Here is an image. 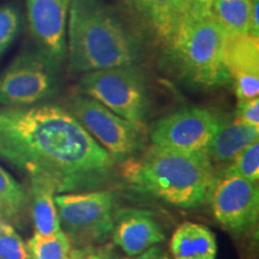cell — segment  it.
Listing matches in <instances>:
<instances>
[{"label": "cell", "instance_id": "6da1fadb", "mask_svg": "<svg viewBox=\"0 0 259 259\" xmlns=\"http://www.w3.org/2000/svg\"><path fill=\"white\" fill-rule=\"evenodd\" d=\"M0 158L57 193L102 190L116 163L69 109L51 103L0 107Z\"/></svg>", "mask_w": 259, "mask_h": 259}, {"label": "cell", "instance_id": "7a4b0ae2", "mask_svg": "<svg viewBox=\"0 0 259 259\" xmlns=\"http://www.w3.org/2000/svg\"><path fill=\"white\" fill-rule=\"evenodd\" d=\"M66 57L77 73L139 65L142 37L121 12L106 0H71Z\"/></svg>", "mask_w": 259, "mask_h": 259}, {"label": "cell", "instance_id": "3957f363", "mask_svg": "<svg viewBox=\"0 0 259 259\" xmlns=\"http://www.w3.org/2000/svg\"><path fill=\"white\" fill-rule=\"evenodd\" d=\"M216 173L206 155L153 144L139 157L121 163V176L132 189L183 209L199 208L208 202Z\"/></svg>", "mask_w": 259, "mask_h": 259}, {"label": "cell", "instance_id": "277c9868", "mask_svg": "<svg viewBox=\"0 0 259 259\" xmlns=\"http://www.w3.org/2000/svg\"><path fill=\"white\" fill-rule=\"evenodd\" d=\"M225 35L210 12L187 15L167 50L184 79L202 88L231 82L225 63Z\"/></svg>", "mask_w": 259, "mask_h": 259}, {"label": "cell", "instance_id": "5b68a950", "mask_svg": "<svg viewBox=\"0 0 259 259\" xmlns=\"http://www.w3.org/2000/svg\"><path fill=\"white\" fill-rule=\"evenodd\" d=\"M78 89L126 120L143 125L149 112L147 76L139 65L82 73Z\"/></svg>", "mask_w": 259, "mask_h": 259}, {"label": "cell", "instance_id": "8992f818", "mask_svg": "<svg viewBox=\"0 0 259 259\" xmlns=\"http://www.w3.org/2000/svg\"><path fill=\"white\" fill-rule=\"evenodd\" d=\"M56 205L60 229L69 239L71 247L101 245L111 236L115 197L109 190L58 193Z\"/></svg>", "mask_w": 259, "mask_h": 259}, {"label": "cell", "instance_id": "52a82bcc", "mask_svg": "<svg viewBox=\"0 0 259 259\" xmlns=\"http://www.w3.org/2000/svg\"><path fill=\"white\" fill-rule=\"evenodd\" d=\"M69 111L115 163L121 164L145 149L143 125L126 120L92 97H72Z\"/></svg>", "mask_w": 259, "mask_h": 259}, {"label": "cell", "instance_id": "ba28073f", "mask_svg": "<svg viewBox=\"0 0 259 259\" xmlns=\"http://www.w3.org/2000/svg\"><path fill=\"white\" fill-rule=\"evenodd\" d=\"M59 70L37 48L23 51L0 74V105L25 107L50 99L58 90Z\"/></svg>", "mask_w": 259, "mask_h": 259}, {"label": "cell", "instance_id": "9c48e42d", "mask_svg": "<svg viewBox=\"0 0 259 259\" xmlns=\"http://www.w3.org/2000/svg\"><path fill=\"white\" fill-rule=\"evenodd\" d=\"M208 202L219 225L232 234L246 235L258 225V184L226 168L216 173Z\"/></svg>", "mask_w": 259, "mask_h": 259}, {"label": "cell", "instance_id": "30bf717a", "mask_svg": "<svg viewBox=\"0 0 259 259\" xmlns=\"http://www.w3.org/2000/svg\"><path fill=\"white\" fill-rule=\"evenodd\" d=\"M220 115L200 107L179 109L155 122L150 131L151 143L181 153L209 156Z\"/></svg>", "mask_w": 259, "mask_h": 259}, {"label": "cell", "instance_id": "8fae6325", "mask_svg": "<svg viewBox=\"0 0 259 259\" xmlns=\"http://www.w3.org/2000/svg\"><path fill=\"white\" fill-rule=\"evenodd\" d=\"M132 28L168 50L190 11L191 0H113Z\"/></svg>", "mask_w": 259, "mask_h": 259}, {"label": "cell", "instance_id": "7c38bea8", "mask_svg": "<svg viewBox=\"0 0 259 259\" xmlns=\"http://www.w3.org/2000/svg\"><path fill=\"white\" fill-rule=\"evenodd\" d=\"M36 48L60 69L66 58V23L71 0H25Z\"/></svg>", "mask_w": 259, "mask_h": 259}, {"label": "cell", "instance_id": "4fadbf2b", "mask_svg": "<svg viewBox=\"0 0 259 259\" xmlns=\"http://www.w3.org/2000/svg\"><path fill=\"white\" fill-rule=\"evenodd\" d=\"M112 238L128 257L143 253L166 239L163 229L149 210L125 208L114 213Z\"/></svg>", "mask_w": 259, "mask_h": 259}, {"label": "cell", "instance_id": "5bb4252c", "mask_svg": "<svg viewBox=\"0 0 259 259\" xmlns=\"http://www.w3.org/2000/svg\"><path fill=\"white\" fill-rule=\"evenodd\" d=\"M258 138L259 127L244 125L228 115H220L218 131L210 145V160L213 166L219 164L225 168L241 150L258 142Z\"/></svg>", "mask_w": 259, "mask_h": 259}, {"label": "cell", "instance_id": "9a60e30c", "mask_svg": "<svg viewBox=\"0 0 259 259\" xmlns=\"http://www.w3.org/2000/svg\"><path fill=\"white\" fill-rule=\"evenodd\" d=\"M169 251L173 259H216L218 241L208 227L186 221L174 231Z\"/></svg>", "mask_w": 259, "mask_h": 259}, {"label": "cell", "instance_id": "2e32d148", "mask_svg": "<svg viewBox=\"0 0 259 259\" xmlns=\"http://www.w3.org/2000/svg\"><path fill=\"white\" fill-rule=\"evenodd\" d=\"M30 191L35 233L42 236L56 234L60 231L56 189L45 180L30 179Z\"/></svg>", "mask_w": 259, "mask_h": 259}, {"label": "cell", "instance_id": "e0dca14e", "mask_svg": "<svg viewBox=\"0 0 259 259\" xmlns=\"http://www.w3.org/2000/svg\"><path fill=\"white\" fill-rule=\"evenodd\" d=\"M259 38L251 35L226 37L225 63L229 77L259 74Z\"/></svg>", "mask_w": 259, "mask_h": 259}, {"label": "cell", "instance_id": "ac0fdd59", "mask_svg": "<svg viewBox=\"0 0 259 259\" xmlns=\"http://www.w3.org/2000/svg\"><path fill=\"white\" fill-rule=\"evenodd\" d=\"M252 0H213L210 14L225 37L250 35Z\"/></svg>", "mask_w": 259, "mask_h": 259}, {"label": "cell", "instance_id": "d6986e66", "mask_svg": "<svg viewBox=\"0 0 259 259\" xmlns=\"http://www.w3.org/2000/svg\"><path fill=\"white\" fill-rule=\"evenodd\" d=\"M28 203L29 196L24 187L0 167V216L17 220L25 212Z\"/></svg>", "mask_w": 259, "mask_h": 259}, {"label": "cell", "instance_id": "ffe728a7", "mask_svg": "<svg viewBox=\"0 0 259 259\" xmlns=\"http://www.w3.org/2000/svg\"><path fill=\"white\" fill-rule=\"evenodd\" d=\"M28 248L31 259H82V254H74L69 239L63 231L42 236L35 233L29 239Z\"/></svg>", "mask_w": 259, "mask_h": 259}, {"label": "cell", "instance_id": "44dd1931", "mask_svg": "<svg viewBox=\"0 0 259 259\" xmlns=\"http://www.w3.org/2000/svg\"><path fill=\"white\" fill-rule=\"evenodd\" d=\"M226 169L251 183L258 184L259 180V143L254 142L234 157Z\"/></svg>", "mask_w": 259, "mask_h": 259}, {"label": "cell", "instance_id": "7402d4cb", "mask_svg": "<svg viewBox=\"0 0 259 259\" xmlns=\"http://www.w3.org/2000/svg\"><path fill=\"white\" fill-rule=\"evenodd\" d=\"M22 16L15 4L0 6V58L17 37L21 30Z\"/></svg>", "mask_w": 259, "mask_h": 259}, {"label": "cell", "instance_id": "603a6c76", "mask_svg": "<svg viewBox=\"0 0 259 259\" xmlns=\"http://www.w3.org/2000/svg\"><path fill=\"white\" fill-rule=\"evenodd\" d=\"M0 259H31L28 245L14 228L0 234Z\"/></svg>", "mask_w": 259, "mask_h": 259}, {"label": "cell", "instance_id": "cb8c5ba5", "mask_svg": "<svg viewBox=\"0 0 259 259\" xmlns=\"http://www.w3.org/2000/svg\"><path fill=\"white\" fill-rule=\"evenodd\" d=\"M238 102L255 99L259 95V74H239L232 77Z\"/></svg>", "mask_w": 259, "mask_h": 259}, {"label": "cell", "instance_id": "d4e9b609", "mask_svg": "<svg viewBox=\"0 0 259 259\" xmlns=\"http://www.w3.org/2000/svg\"><path fill=\"white\" fill-rule=\"evenodd\" d=\"M234 119L244 125L259 127V97L238 102Z\"/></svg>", "mask_w": 259, "mask_h": 259}, {"label": "cell", "instance_id": "484cf974", "mask_svg": "<svg viewBox=\"0 0 259 259\" xmlns=\"http://www.w3.org/2000/svg\"><path fill=\"white\" fill-rule=\"evenodd\" d=\"M134 259H169L168 253L160 246H153V247L148 248L143 253L136 255Z\"/></svg>", "mask_w": 259, "mask_h": 259}, {"label": "cell", "instance_id": "4316f807", "mask_svg": "<svg viewBox=\"0 0 259 259\" xmlns=\"http://www.w3.org/2000/svg\"><path fill=\"white\" fill-rule=\"evenodd\" d=\"M213 0H191L190 4V11L191 15H200L210 12V8Z\"/></svg>", "mask_w": 259, "mask_h": 259}, {"label": "cell", "instance_id": "83f0119b", "mask_svg": "<svg viewBox=\"0 0 259 259\" xmlns=\"http://www.w3.org/2000/svg\"><path fill=\"white\" fill-rule=\"evenodd\" d=\"M259 0H252L251 9V23H250V35L252 37L259 38V19H258V9Z\"/></svg>", "mask_w": 259, "mask_h": 259}, {"label": "cell", "instance_id": "f1b7e54d", "mask_svg": "<svg viewBox=\"0 0 259 259\" xmlns=\"http://www.w3.org/2000/svg\"><path fill=\"white\" fill-rule=\"evenodd\" d=\"M84 259H126L122 257H119L118 254L114 253L109 248H105V250L94 252L88 255H84Z\"/></svg>", "mask_w": 259, "mask_h": 259}, {"label": "cell", "instance_id": "f546056e", "mask_svg": "<svg viewBox=\"0 0 259 259\" xmlns=\"http://www.w3.org/2000/svg\"><path fill=\"white\" fill-rule=\"evenodd\" d=\"M12 227L9 225V223H6V222H4V220H2L0 219V234H3V233H5V232H8L9 229H11Z\"/></svg>", "mask_w": 259, "mask_h": 259}, {"label": "cell", "instance_id": "4dcf8cb0", "mask_svg": "<svg viewBox=\"0 0 259 259\" xmlns=\"http://www.w3.org/2000/svg\"><path fill=\"white\" fill-rule=\"evenodd\" d=\"M82 259H84V255H83V258H82Z\"/></svg>", "mask_w": 259, "mask_h": 259}]
</instances>
